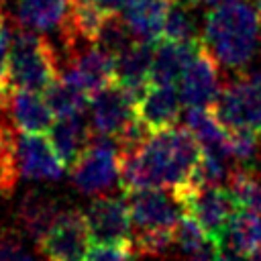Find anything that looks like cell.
Masks as SVG:
<instances>
[{
	"mask_svg": "<svg viewBox=\"0 0 261 261\" xmlns=\"http://www.w3.org/2000/svg\"><path fill=\"white\" fill-rule=\"evenodd\" d=\"M6 94H8V88H0V110H4L6 106Z\"/></svg>",
	"mask_w": 261,
	"mask_h": 261,
	"instance_id": "d590c367",
	"label": "cell"
},
{
	"mask_svg": "<svg viewBox=\"0 0 261 261\" xmlns=\"http://www.w3.org/2000/svg\"><path fill=\"white\" fill-rule=\"evenodd\" d=\"M8 57H10V35L8 29H0V88H6V75H8Z\"/></svg>",
	"mask_w": 261,
	"mask_h": 261,
	"instance_id": "d6a6232c",
	"label": "cell"
},
{
	"mask_svg": "<svg viewBox=\"0 0 261 261\" xmlns=\"http://www.w3.org/2000/svg\"><path fill=\"white\" fill-rule=\"evenodd\" d=\"M120 179V151L112 137L92 133L86 151L71 167V181L84 194H104Z\"/></svg>",
	"mask_w": 261,
	"mask_h": 261,
	"instance_id": "5b68a950",
	"label": "cell"
},
{
	"mask_svg": "<svg viewBox=\"0 0 261 261\" xmlns=\"http://www.w3.org/2000/svg\"><path fill=\"white\" fill-rule=\"evenodd\" d=\"M216 251H218V247H216L214 243H210V245H206L204 249L192 253V257H190L188 261H216V257H218Z\"/></svg>",
	"mask_w": 261,
	"mask_h": 261,
	"instance_id": "836d02e7",
	"label": "cell"
},
{
	"mask_svg": "<svg viewBox=\"0 0 261 261\" xmlns=\"http://www.w3.org/2000/svg\"><path fill=\"white\" fill-rule=\"evenodd\" d=\"M153 55H155L153 43L137 39L133 45H128L122 53L114 57L116 84L122 86L137 102L145 94V90L151 86Z\"/></svg>",
	"mask_w": 261,
	"mask_h": 261,
	"instance_id": "4fadbf2b",
	"label": "cell"
},
{
	"mask_svg": "<svg viewBox=\"0 0 261 261\" xmlns=\"http://www.w3.org/2000/svg\"><path fill=\"white\" fill-rule=\"evenodd\" d=\"M130 212V245L139 255L163 253L173 243V228L179 220V202L161 188L130 190L126 196Z\"/></svg>",
	"mask_w": 261,
	"mask_h": 261,
	"instance_id": "3957f363",
	"label": "cell"
},
{
	"mask_svg": "<svg viewBox=\"0 0 261 261\" xmlns=\"http://www.w3.org/2000/svg\"><path fill=\"white\" fill-rule=\"evenodd\" d=\"M255 6H257V12H259V18H261V0H255Z\"/></svg>",
	"mask_w": 261,
	"mask_h": 261,
	"instance_id": "60d3db41",
	"label": "cell"
},
{
	"mask_svg": "<svg viewBox=\"0 0 261 261\" xmlns=\"http://www.w3.org/2000/svg\"><path fill=\"white\" fill-rule=\"evenodd\" d=\"M16 177V139L6 126L0 124V192L10 194L14 190Z\"/></svg>",
	"mask_w": 261,
	"mask_h": 261,
	"instance_id": "4316f807",
	"label": "cell"
},
{
	"mask_svg": "<svg viewBox=\"0 0 261 261\" xmlns=\"http://www.w3.org/2000/svg\"><path fill=\"white\" fill-rule=\"evenodd\" d=\"M90 226L80 210H61L49 232L37 243L47 261H86L90 253Z\"/></svg>",
	"mask_w": 261,
	"mask_h": 261,
	"instance_id": "ba28073f",
	"label": "cell"
},
{
	"mask_svg": "<svg viewBox=\"0 0 261 261\" xmlns=\"http://www.w3.org/2000/svg\"><path fill=\"white\" fill-rule=\"evenodd\" d=\"M71 0H18L16 18L31 31H53L65 22Z\"/></svg>",
	"mask_w": 261,
	"mask_h": 261,
	"instance_id": "603a6c76",
	"label": "cell"
},
{
	"mask_svg": "<svg viewBox=\"0 0 261 261\" xmlns=\"http://www.w3.org/2000/svg\"><path fill=\"white\" fill-rule=\"evenodd\" d=\"M194 27H192V18L188 14V10L177 2L173 0L169 10H167V16H165V24H163V33H161V39L163 41H192L194 39Z\"/></svg>",
	"mask_w": 261,
	"mask_h": 261,
	"instance_id": "f1b7e54d",
	"label": "cell"
},
{
	"mask_svg": "<svg viewBox=\"0 0 261 261\" xmlns=\"http://www.w3.org/2000/svg\"><path fill=\"white\" fill-rule=\"evenodd\" d=\"M16 167L27 179L47 181H57L65 169L51 139L41 133H22L16 137Z\"/></svg>",
	"mask_w": 261,
	"mask_h": 261,
	"instance_id": "8fae6325",
	"label": "cell"
},
{
	"mask_svg": "<svg viewBox=\"0 0 261 261\" xmlns=\"http://www.w3.org/2000/svg\"><path fill=\"white\" fill-rule=\"evenodd\" d=\"M137 41V37L130 33V29L126 27L122 14H116V12H108L102 27H100V33H98V39H96V45L100 49H104L106 53H110L112 57H116L118 53H122L128 45H133Z\"/></svg>",
	"mask_w": 261,
	"mask_h": 261,
	"instance_id": "d4e9b609",
	"label": "cell"
},
{
	"mask_svg": "<svg viewBox=\"0 0 261 261\" xmlns=\"http://www.w3.org/2000/svg\"><path fill=\"white\" fill-rule=\"evenodd\" d=\"M190 2H194V4H216L220 0H190Z\"/></svg>",
	"mask_w": 261,
	"mask_h": 261,
	"instance_id": "8d00e7d4",
	"label": "cell"
},
{
	"mask_svg": "<svg viewBox=\"0 0 261 261\" xmlns=\"http://www.w3.org/2000/svg\"><path fill=\"white\" fill-rule=\"evenodd\" d=\"M49 139L61 157L65 167H73V163L80 159V155L86 151L92 133L84 122L82 112L80 114H67L59 116L51 126H49Z\"/></svg>",
	"mask_w": 261,
	"mask_h": 261,
	"instance_id": "d6986e66",
	"label": "cell"
},
{
	"mask_svg": "<svg viewBox=\"0 0 261 261\" xmlns=\"http://www.w3.org/2000/svg\"><path fill=\"white\" fill-rule=\"evenodd\" d=\"M226 247L234 257H251L261 249V214L241 208L234 210L220 237L218 249Z\"/></svg>",
	"mask_w": 261,
	"mask_h": 261,
	"instance_id": "e0dca14e",
	"label": "cell"
},
{
	"mask_svg": "<svg viewBox=\"0 0 261 261\" xmlns=\"http://www.w3.org/2000/svg\"><path fill=\"white\" fill-rule=\"evenodd\" d=\"M137 112V100L116 82L96 92L90 100L92 130L104 137H116Z\"/></svg>",
	"mask_w": 261,
	"mask_h": 261,
	"instance_id": "9c48e42d",
	"label": "cell"
},
{
	"mask_svg": "<svg viewBox=\"0 0 261 261\" xmlns=\"http://www.w3.org/2000/svg\"><path fill=\"white\" fill-rule=\"evenodd\" d=\"M186 126L196 137L202 151L220 155L224 159L230 157L228 155V130L220 124V120L214 116L210 108L190 106L186 114Z\"/></svg>",
	"mask_w": 261,
	"mask_h": 261,
	"instance_id": "44dd1931",
	"label": "cell"
},
{
	"mask_svg": "<svg viewBox=\"0 0 261 261\" xmlns=\"http://www.w3.org/2000/svg\"><path fill=\"white\" fill-rule=\"evenodd\" d=\"M210 110L224 128H253L261 133V73H251L224 86Z\"/></svg>",
	"mask_w": 261,
	"mask_h": 261,
	"instance_id": "52a82bcc",
	"label": "cell"
},
{
	"mask_svg": "<svg viewBox=\"0 0 261 261\" xmlns=\"http://www.w3.org/2000/svg\"><path fill=\"white\" fill-rule=\"evenodd\" d=\"M218 59L202 43L179 77V96L186 106L210 108L218 96Z\"/></svg>",
	"mask_w": 261,
	"mask_h": 261,
	"instance_id": "30bf717a",
	"label": "cell"
},
{
	"mask_svg": "<svg viewBox=\"0 0 261 261\" xmlns=\"http://www.w3.org/2000/svg\"><path fill=\"white\" fill-rule=\"evenodd\" d=\"M61 214L57 202L41 192H29L18 206V220L22 228L29 232L31 239L37 243L49 232V228L55 224L57 216Z\"/></svg>",
	"mask_w": 261,
	"mask_h": 261,
	"instance_id": "7402d4cb",
	"label": "cell"
},
{
	"mask_svg": "<svg viewBox=\"0 0 261 261\" xmlns=\"http://www.w3.org/2000/svg\"><path fill=\"white\" fill-rule=\"evenodd\" d=\"M216 261H237V259L230 255H220V257H216Z\"/></svg>",
	"mask_w": 261,
	"mask_h": 261,
	"instance_id": "f35d334b",
	"label": "cell"
},
{
	"mask_svg": "<svg viewBox=\"0 0 261 261\" xmlns=\"http://www.w3.org/2000/svg\"><path fill=\"white\" fill-rule=\"evenodd\" d=\"M249 261H261V249H259V251H255V253L249 257Z\"/></svg>",
	"mask_w": 261,
	"mask_h": 261,
	"instance_id": "74e56055",
	"label": "cell"
},
{
	"mask_svg": "<svg viewBox=\"0 0 261 261\" xmlns=\"http://www.w3.org/2000/svg\"><path fill=\"white\" fill-rule=\"evenodd\" d=\"M173 0H128L122 18L139 41L155 43L161 39L167 10Z\"/></svg>",
	"mask_w": 261,
	"mask_h": 261,
	"instance_id": "ac0fdd59",
	"label": "cell"
},
{
	"mask_svg": "<svg viewBox=\"0 0 261 261\" xmlns=\"http://www.w3.org/2000/svg\"><path fill=\"white\" fill-rule=\"evenodd\" d=\"M67 75L73 77L92 98L96 92L116 82L114 57L100 47H90L73 57Z\"/></svg>",
	"mask_w": 261,
	"mask_h": 261,
	"instance_id": "2e32d148",
	"label": "cell"
},
{
	"mask_svg": "<svg viewBox=\"0 0 261 261\" xmlns=\"http://www.w3.org/2000/svg\"><path fill=\"white\" fill-rule=\"evenodd\" d=\"M173 243L184 251V253H196L200 249H204L208 243H212L206 234V230L202 228V224L192 216V214H184L179 216L175 228H173Z\"/></svg>",
	"mask_w": 261,
	"mask_h": 261,
	"instance_id": "83f0119b",
	"label": "cell"
},
{
	"mask_svg": "<svg viewBox=\"0 0 261 261\" xmlns=\"http://www.w3.org/2000/svg\"><path fill=\"white\" fill-rule=\"evenodd\" d=\"M86 220L94 243H130L133 228L126 200L102 194L90 204Z\"/></svg>",
	"mask_w": 261,
	"mask_h": 261,
	"instance_id": "7c38bea8",
	"label": "cell"
},
{
	"mask_svg": "<svg viewBox=\"0 0 261 261\" xmlns=\"http://www.w3.org/2000/svg\"><path fill=\"white\" fill-rule=\"evenodd\" d=\"M202 155V147L190 128L167 126L133 153L120 155V181L126 192L143 188H177L186 184Z\"/></svg>",
	"mask_w": 261,
	"mask_h": 261,
	"instance_id": "6da1fadb",
	"label": "cell"
},
{
	"mask_svg": "<svg viewBox=\"0 0 261 261\" xmlns=\"http://www.w3.org/2000/svg\"><path fill=\"white\" fill-rule=\"evenodd\" d=\"M96 6H100L104 12H118L126 6L128 0H92Z\"/></svg>",
	"mask_w": 261,
	"mask_h": 261,
	"instance_id": "e575fe53",
	"label": "cell"
},
{
	"mask_svg": "<svg viewBox=\"0 0 261 261\" xmlns=\"http://www.w3.org/2000/svg\"><path fill=\"white\" fill-rule=\"evenodd\" d=\"M228 130V155L239 161H249L257 147L261 133L253 128H226Z\"/></svg>",
	"mask_w": 261,
	"mask_h": 261,
	"instance_id": "f546056e",
	"label": "cell"
},
{
	"mask_svg": "<svg viewBox=\"0 0 261 261\" xmlns=\"http://www.w3.org/2000/svg\"><path fill=\"white\" fill-rule=\"evenodd\" d=\"M57 77V61L53 47L31 29L18 31L10 39L6 88L12 90H45Z\"/></svg>",
	"mask_w": 261,
	"mask_h": 261,
	"instance_id": "277c9868",
	"label": "cell"
},
{
	"mask_svg": "<svg viewBox=\"0 0 261 261\" xmlns=\"http://www.w3.org/2000/svg\"><path fill=\"white\" fill-rule=\"evenodd\" d=\"M228 192L239 208H247L261 214V179L247 171L237 169L228 175Z\"/></svg>",
	"mask_w": 261,
	"mask_h": 261,
	"instance_id": "484cf974",
	"label": "cell"
},
{
	"mask_svg": "<svg viewBox=\"0 0 261 261\" xmlns=\"http://www.w3.org/2000/svg\"><path fill=\"white\" fill-rule=\"evenodd\" d=\"M4 110H8L12 124L20 133H43L53 124V116H55L45 96H39L33 90L8 88Z\"/></svg>",
	"mask_w": 261,
	"mask_h": 261,
	"instance_id": "5bb4252c",
	"label": "cell"
},
{
	"mask_svg": "<svg viewBox=\"0 0 261 261\" xmlns=\"http://www.w3.org/2000/svg\"><path fill=\"white\" fill-rule=\"evenodd\" d=\"M135 255L130 243H96L86 261H130Z\"/></svg>",
	"mask_w": 261,
	"mask_h": 261,
	"instance_id": "4dcf8cb0",
	"label": "cell"
},
{
	"mask_svg": "<svg viewBox=\"0 0 261 261\" xmlns=\"http://www.w3.org/2000/svg\"><path fill=\"white\" fill-rule=\"evenodd\" d=\"M181 96L173 84H151L137 102V116L151 128L173 126L179 114Z\"/></svg>",
	"mask_w": 261,
	"mask_h": 261,
	"instance_id": "9a60e30c",
	"label": "cell"
},
{
	"mask_svg": "<svg viewBox=\"0 0 261 261\" xmlns=\"http://www.w3.org/2000/svg\"><path fill=\"white\" fill-rule=\"evenodd\" d=\"M0 261H33L24 247L14 239L0 241Z\"/></svg>",
	"mask_w": 261,
	"mask_h": 261,
	"instance_id": "1f68e13d",
	"label": "cell"
},
{
	"mask_svg": "<svg viewBox=\"0 0 261 261\" xmlns=\"http://www.w3.org/2000/svg\"><path fill=\"white\" fill-rule=\"evenodd\" d=\"M4 27V10H2V4H0V29Z\"/></svg>",
	"mask_w": 261,
	"mask_h": 261,
	"instance_id": "ab89813d",
	"label": "cell"
},
{
	"mask_svg": "<svg viewBox=\"0 0 261 261\" xmlns=\"http://www.w3.org/2000/svg\"><path fill=\"white\" fill-rule=\"evenodd\" d=\"M259 12L245 0H220L208 12L204 41L214 57L228 65H245L257 47Z\"/></svg>",
	"mask_w": 261,
	"mask_h": 261,
	"instance_id": "7a4b0ae2",
	"label": "cell"
},
{
	"mask_svg": "<svg viewBox=\"0 0 261 261\" xmlns=\"http://www.w3.org/2000/svg\"><path fill=\"white\" fill-rule=\"evenodd\" d=\"M200 41H163L153 55L151 65V84H173L181 77L188 63L200 49Z\"/></svg>",
	"mask_w": 261,
	"mask_h": 261,
	"instance_id": "ffe728a7",
	"label": "cell"
},
{
	"mask_svg": "<svg viewBox=\"0 0 261 261\" xmlns=\"http://www.w3.org/2000/svg\"><path fill=\"white\" fill-rule=\"evenodd\" d=\"M45 100L55 116H67V114H80L84 112L90 94L67 73L57 75L47 88H45Z\"/></svg>",
	"mask_w": 261,
	"mask_h": 261,
	"instance_id": "cb8c5ba5",
	"label": "cell"
},
{
	"mask_svg": "<svg viewBox=\"0 0 261 261\" xmlns=\"http://www.w3.org/2000/svg\"><path fill=\"white\" fill-rule=\"evenodd\" d=\"M173 196L177 198L181 210L192 214L202 224L208 239L218 247L226 222L234 212V200L230 192H226L220 186L181 184L173 188Z\"/></svg>",
	"mask_w": 261,
	"mask_h": 261,
	"instance_id": "8992f818",
	"label": "cell"
}]
</instances>
